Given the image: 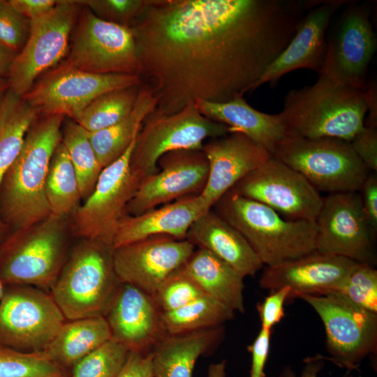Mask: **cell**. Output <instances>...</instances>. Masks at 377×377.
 <instances>
[{
	"mask_svg": "<svg viewBox=\"0 0 377 377\" xmlns=\"http://www.w3.org/2000/svg\"><path fill=\"white\" fill-rule=\"evenodd\" d=\"M181 270L204 292L232 311L244 313V277L209 251L198 248Z\"/></svg>",
	"mask_w": 377,
	"mask_h": 377,
	"instance_id": "28",
	"label": "cell"
},
{
	"mask_svg": "<svg viewBox=\"0 0 377 377\" xmlns=\"http://www.w3.org/2000/svg\"><path fill=\"white\" fill-rule=\"evenodd\" d=\"M161 314L152 296L131 284L121 283L104 318L112 339L129 351L147 353L166 334Z\"/></svg>",
	"mask_w": 377,
	"mask_h": 377,
	"instance_id": "21",
	"label": "cell"
},
{
	"mask_svg": "<svg viewBox=\"0 0 377 377\" xmlns=\"http://www.w3.org/2000/svg\"><path fill=\"white\" fill-rule=\"evenodd\" d=\"M30 31V20L19 13L9 0H0V44L17 54L24 47Z\"/></svg>",
	"mask_w": 377,
	"mask_h": 377,
	"instance_id": "41",
	"label": "cell"
},
{
	"mask_svg": "<svg viewBox=\"0 0 377 377\" xmlns=\"http://www.w3.org/2000/svg\"><path fill=\"white\" fill-rule=\"evenodd\" d=\"M356 155L369 170L377 171V130L364 126L350 141Z\"/></svg>",
	"mask_w": 377,
	"mask_h": 377,
	"instance_id": "43",
	"label": "cell"
},
{
	"mask_svg": "<svg viewBox=\"0 0 377 377\" xmlns=\"http://www.w3.org/2000/svg\"><path fill=\"white\" fill-rule=\"evenodd\" d=\"M157 106L151 89L142 82L131 112L118 123L104 129L88 132L98 161L103 169L118 160L135 139L144 120Z\"/></svg>",
	"mask_w": 377,
	"mask_h": 377,
	"instance_id": "30",
	"label": "cell"
},
{
	"mask_svg": "<svg viewBox=\"0 0 377 377\" xmlns=\"http://www.w3.org/2000/svg\"><path fill=\"white\" fill-rule=\"evenodd\" d=\"M43 351L23 352L0 344V377H70Z\"/></svg>",
	"mask_w": 377,
	"mask_h": 377,
	"instance_id": "36",
	"label": "cell"
},
{
	"mask_svg": "<svg viewBox=\"0 0 377 377\" xmlns=\"http://www.w3.org/2000/svg\"><path fill=\"white\" fill-rule=\"evenodd\" d=\"M211 209L200 195H188L135 216L125 214L112 240L113 249L154 235L186 239L192 224Z\"/></svg>",
	"mask_w": 377,
	"mask_h": 377,
	"instance_id": "24",
	"label": "cell"
},
{
	"mask_svg": "<svg viewBox=\"0 0 377 377\" xmlns=\"http://www.w3.org/2000/svg\"><path fill=\"white\" fill-rule=\"evenodd\" d=\"M316 251L374 266V235L358 191L330 193L323 199L316 220Z\"/></svg>",
	"mask_w": 377,
	"mask_h": 377,
	"instance_id": "15",
	"label": "cell"
},
{
	"mask_svg": "<svg viewBox=\"0 0 377 377\" xmlns=\"http://www.w3.org/2000/svg\"><path fill=\"white\" fill-rule=\"evenodd\" d=\"M9 88L10 84L8 80H0V109Z\"/></svg>",
	"mask_w": 377,
	"mask_h": 377,
	"instance_id": "52",
	"label": "cell"
},
{
	"mask_svg": "<svg viewBox=\"0 0 377 377\" xmlns=\"http://www.w3.org/2000/svg\"><path fill=\"white\" fill-rule=\"evenodd\" d=\"M367 96L368 120L365 126L376 128L377 127V96L376 85L374 82L367 84L366 89Z\"/></svg>",
	"mask_w": 377,
	"mask_h": 377,
	"instance_id": "49",
	"label": "cell"
},
{
	"mask_svg": "<svg viewBox=\"0 0 377 377\" xmlns=\"http://www.w3.org/2000/svg\"><path fill=\"white\" fill-rule=\"evenodd\" d=\"M325 293L338 295L377 313V270L374 266L357 263L337 287Z\"/></svg>",
	"mask_w": 377,
	"mask_h": 377,
	"instance_id": "37",
	"label": "cell"
},
{
	"mask_svg": "<svg viewBox=\"0 0 377 377\" xmlns=\"http://www.w3.org/2000/svg\"><path fill=\"white\" fill-rule=\"evenodd\" d=\"M298 298L308 303L322 320L330 355L324 357L325 360L350 374L358 370L364 359L376 354L377 313L333 293L304 294Z\"/></svg>",
	"mask_w": 377,
	"mask_h": 377,
	"instance_id": "9",
	"label": "cell"
},
{
	"mask_svg": "<svg viewBox=\"0 0 377 377\" xmlns=\"http://www.w3.org/2000/svg\"><path fill=\"white\" fill-rule=\"evenodd\" d=\"M111 338L104 316L66 320L43 351L52 361L70 371Z\"/></svg>",
	"mask_w": 377,
	"mask_h": 377,
	"instance_id": "29",
	"label": "cell"
},
{
	"mask_svg": "<svg viewBox=\"0 0 377 377\" xmlns=\"http://www.w3.org/2000/svg\"><path fill=\"white\" fill-rule=\"evenodd\" d=\"M140 85L99 96L81 112L75 121L88 132L104 129L118 123L133 110Z\"/></svg>",
	"mask_w": 377,
	"mask_h": 377,
	"instance_id": "35",
	"label": "cell"
},
{
	"mask_svg": "<svg viewBox=\"0 0 377 377\" xmlns=\"http://www.w3.org/2000/svg\"><path fill=\"white\" fill-rule=\"evenodd\" d=\"M82 1L59 0L42 16L30 20L28 39L16 55L8 77L10 89L23 96L43 73L67 55Z\"/></svg>",
	"mask_w": 377,
	"mask_h": 377,
	"instance_id": "11",
	"label": "cell"
},
{
	"mask_svg": "<svg viewBox=\"0 0 377 377\" xmlns=\"http://www.w3.org/2000/svg\"><path fill=\"white\" fill-rule=\"evenodd\" d=\"M120 284L112 246L82 239L66 260L50 293L65 318L73 320L104 316Z\"/></svg>",
	"mask_w": 377,
	"mask_h": 377,
	"instance_id": "6",
	"label": "cell"
},
{
	"mask_svg": "<svg viewBox=\"0 0 377 377\" xmlns=\"http://www.w3.org/2000/svg\"><path fill=\"white\" fill-rule=\"evenodd\" d=\"M68 217L51 214L28 228L10 231L0 244V279L6 286L50 290L66 261Z\"/></svg>",
	"mask_w": 377,
	"mask_h": 377,
	"instance_id": "5",
	"label": "cell"
},
{
	"mask_svg": "<svg viewBox=\"0 0 377 377\" xmlns=\"http://www.w3.org/2000/svg\"><path fill=\"white\" fill-rule=\"evenodd\" d=\"M116 377H154L151 352L129 351Z\"/></svg>",
	"mask_w": 377,
	"mask_h": 377,
	"instance_id": "45",
	"label": "cell"
},
{
	"mask_svg": "<svg viewBox=\"0 0 377 377\" xmlns=\"http://www.w3.org/2000/svg\"><path fill=\"white\" fill-rule=\"evenodd\" d=\"M311 0H147L131 25L139 76L172 114L250 91L284 50Z\"/></svg>",
	"mask_w": 377,
	"mask_h": 377,
	"instance_id": "1",
	"label": "cell"
},
{
	"mask_svg": "<svg viewBox=\"0 0 377 377\" xmlns=\"http://www.w3.org/2000/svg\"><path fill=\"white\" fill-rule=\"evenodd\" d=\"M195 105L204 116L226 125L230 133L239 132L272 155L284 138L279 114L260 112L238 96L225 103L197 100Z\"/></svg>",
	"mask_w": 377,
	"mask_h": 377,
	"instance_id": "26",
	"label": "cell"
},
{
	"mask_svg": "<svg viewBox=\"0 0 377 377\" xmlns=\"http://www.w3.org/2000/svg\"><path fill=\"white\" fill-rule=\"evenodd\" d=\"M289 294L288 287H283L269 293L265 299L258 302L257 309L259 313L263 329L272 330L285 316L284 304Z\"/></svg>",
	"mask_w": 377,
	"mask_h": 377,
	"instance_id": "42",
	"label": "cell"
},
{
	"mask_svg": "<svg viewBox=\"0 0 377 377\" xmlns=\"http://www.w3.org/2000/svg\"><path fill=\"white\" fill-rule=\"evenodd\" d=\"M369 16V7L363 4L345 10L334 36L327 42L318 75L354 88L367 89V73L377 45Z\"/></svg>",
	"mask_w": 377,
	"mask_h": 377,
	"instance_id": "19",
	"label": "cell"
},
{
	"mask_svg": "<svg viewBox=\"0 0 377 377\" xmlns=\"http://www.w3.org/2000/svg\"><path fill=\"white\" fill-rule=\"evenodd\" d=\"M234 317L231 309L204 295L182 307L162 312L161 322L166 334H175L222 326Z\"/></svg>",
	"mask_w": 377,
	"mask_h": 377,
	"instance_id": "33",
	"label": "cell"
},
{
	"mask_svg": "<svg viewBox=\"0 0 377 377\" xmlns=\"http://www.w3.org/2000/svg\"><path fill=\"white\" fill-rule=\"evenodd\" d=\"M135 141L123 156L103 169L91 194L71 214L73 236L112 246L118 223L140 182L130 168Z\"/></svg>",
	"mask_w": 377,
	"mask_h": 377,
	"instance_id": "13",
	"label": "cell"
},
{
	"mask_svg": "<svg viewBox=\"0 0 377 377\" xmlns=\"http://www.w3.org/2000/svg\"><path fill=\"white\" fill-rule=\"evenodd\" d=\"M158 171L142 179L128 202L126 214L135 216L181 198L200 195L209 163L202 149H179L163 154Z\"/></svg>",
	"mask_w": 377,
	"mask_h": 377,
	"instance_id": "17",
	"label": "cell"
},
{
	"mask_svg": "<svg viewBox=\"0 0 377 377\" xmlns=\"http://www.w3.org/2000/svg\"><path fill=\"white\" fill-rule=\"evenodd\" d=\"M304 362L305 364L300 374H296L290 366H286L281 369L279 377H318L325 364L324 357L319 354L315 357H308ZM343 377L357 376L346 374Z\"/></svg>",
	"mask_w": 377,
	"mask_h": 377,
	"instance_id": "48",
	"label": "cell"
},
{
	"mask_svg": "<svg viewBox=\"0 0 377 377\" xmlns=\"http://www.w3.org/2000/svg\"><path fill=\"white\" fill-rule=\"evenodd\" d=\"M45 193L51 214L62 217H69L81 200L77 177L61 141L50 160Z\"/></svg>",
	"mask_w": 377,
	"mask_h": 377,
	"instance_id": "32",
	"label": "cell"
},
{
	"mask_svg": "<svg viewBox=\"0 0 377 377\" xmlns=\"http://www.w3.org/2000/svg\"><path fill=\"white\" fill-rule=\"evenodd\" d=\"M223 336L222 326L164 335L151 350L154 377H192L198 357Z\"/></svg>",
	"mask_w": 377,
	"mask_h": 377,
	"instance_id": "27",
	"label": "cell"
},
{
	"mask_svg": "<svg viewBox=\"0 0 377 377\" xmlns=\"http://www.w3.org/2000/svg\"><path fill=\"white\" fill-rule=\"evenodd\" d=\"M64 145L76 172L81 199L94 190L103 170L89 141L87 131L72 119H64L61 128Z\"/></svg>",
	"mask_w": 377,
	"mask_h": 377,
	"instance_id": "34",
	"label": "cell"
},
{
	"mask_svg": "<svg viewBox=\"0 0 377 377\" xmlns=\"http://www.w3.org/2000/svg\"><path fill=\"white\" fill-rule=\"evenodd\" d=\"M141 84L137 74H94L63 61L40 75L22 97L40 115H61L75 121L99 96Z\"/></svg>",
	"mask_w": 377,
	"mask_h": 377,
	"instance_id": "12",
	"label": "cell"
},
{
	"mask_svg": "<svg viewBox=\"0 0 377 377\" xmlns=\"http://www.w3.org/2000/svg\"><path fill=\"white\" fill-rule=\"evenodd\" d=\"M64 61L94 74L139 75L140 71L131 29L101 20L84 5L73 29Z\"/></svg>",
	"mask_w": 377,
	"mask_h": 377,
	"instance_id": "10",
	"label": "cell"
},
{
	"mask_svg": "<svg viewBox=\"0 0 377 377\" xmlns=\"http://www.w3.org/2000/svg\"><path fill=\"white\" fill-rule=\"evenodd\" d=\"M272 156L302 175L318 191H359L371 173L350 142L337 138L284 137Z\"/></svg>",
	"mask_w": 377,
	"mask_h": 377,
	"instance_id": "7",
	"label": "cell"
},
{
	"mask_svg": "<svg viewBox=\"0 0 377 377\" xmlns=\"http://www.w3.org/2000/svg\"><path fill=\"white\" fill-rule=\"evenodd\" d=\"M209 163L206 186L200 195L212 209L227 191L272 154L239 132L211 138L202 148Z\"/></svg>",
	"mask_w": 377,
	"mask_h": 377,
	"instance_id": "23",
	"label": "cell"
},
{
	"mask_svg": "<svg viewBox=\"0 0 377 377\" xmlns=\"http://www.w3.org/2000/svg\"><path fill=\"white\" fill-rule=\"evenodd\" d=\"M66 117L39 115L0 183V216L10 231L28 228L51 214L45 185L52 154L61 141Z\"/></svg>",
	"mask_w": 377,
	"mask_h": 377,
	"instance_id": "2",
	"label": "cell"
},
{
	"mask_svg": "<svg viewBox=\"0 0 377 377\" xmlns=\"http://www.w3.org/2000/svg\"><path fill=\"white\" fill-rule=\"evenodd\" d=\"M82 3L101 20L130 27L144 10L147 0H87Z\"/></svg>",
	"mask_w": 377,
	"mask_h": 377,
	"instance_id": "40",
	"label": "cell"
},
{
	"mask_svg": "<svg viewBox=\"0 0 377 377\" xmlns=\"http://www.w3.org/2000/svg\"><path fill=\"white\" fill-rule=\"evenodd\" d=\"M186 239L214 253L244 278L254 276L264 265L243 235L212 209L192 224Z\"/></svg>",
	"mask_w": 377,
	"mask_h": 377,
	"instance_id": "25",
	"label": "cell"
},
{
	"mask_svg": "<svg viewBox=\"0 0 377 377\" xmlns=\"http://www.w3.org/2000/svg\"><path fill=\"white\" fill-rule=\"evenodd\" d=\"M226 361L212 363L208 369L207 377H226Z\"/></svg>",
	"mask_w": 377,
	"mask_h": 377,
	"instance_id": "51",
	"label": "cell"
},
{
	"mask_svg": "<svg viewBox=\"0 0 377 377\" xmlns=\"http://www.w3.org/2000/svg\"><path fill=\"white\" fill-rule=\"evenodd\" d=\"M195 246L160 235L113 249V265L120 283L153 296L163 283L186 263Z\"/></svg>",
	"mask_w": 377,
	"mask_h": 377,
	"instance_id": "18",
	"label": "cell"
},
{
	"mask_svg": "<svg viewBox=\"0 0 377 377\" xmlns=\"http://www.w3.org/2000/svg\"><path fill=\"white\" fill-rule=\"evenodd\" d=\"M230 190L289 220L316 221L323 199L302 175L272 156Z\"/></svg>",
	"mask_w": 377,
	"mask_h": 377,
	"instance_id": "16",
	"label": "cell"
},
{
	"mask_svg": "<svg viewBox=\"0 0 377 377\" xmlns=\"http://www.w3.org/2000/svg\"><path fill=\"white\" fill-rule=\"evenodd\" d=\"M56 0H9L11 6L29 20L43 15L52 10Z\"/></svg>",
	"mask_w": 377,
	"mask_h": 377,
	"instance_id": "47",
	"label": "cell"
},
{
	"mask_svg": "<svg viewBox=\"0 0 377 377\" xmlns=\"http://www.w3.org/2000/svg\"><path fill=\"white\" fill-rule=\"evenodd\" d=\"M128 352L111 338L74 366L70 377H116Z\"/></svg>",
	"mask_w": 377,
	"mask_h": 377,
	"instance_id": "38",
	"label": "cell"
},
{
	"mask_svg": "<svg viewBox=\"0 0 377 377\" xmlns=\"http://www.w3.org/2000/svg\"><path fill=\"white\" fill-rule=\"evenodd\" d=\"M365 90L325 75L311 85L290 90L279 113L284 137L337 138L350 141L364 126Z\"/></svg>",
	"mask_w": 377,
	"mask_h": 377,
	"instance_id": "3",
	"label": "cell"
},
{
	"mask_svg": "<svg viewBox=\"0 0 377 377\" xmlns=\"http://www.w3.org/2000/svg\"><path fill=\"white\" fill-rule=\"evenodd\" d=\"M17 54L0 44V80H8Z\"/></svg>",
	"mask_w": 377,
	"mask_h": 377,
	"instance_id": "50",
	"label": "cell"
},
{
	"mask_svg": "<svg viewBox=\"0 0 377 377\" xmlns=\"http://www.w3.org/2000/svg\"><path fill=\"white\" fill-rule=\"evenodd\" d=\"M230 133L228 126L202 114L195 103L172 114L154 111L143 121L130 158L133 174L141 181L158 171V159L179 149H202L207 138Z\"/></svg>",
	"mask_w": 377,
	"mask_h": 377,
	"instance_id": "8",
	"label": "cell"
},
{
	"mask_svg": "<svg viewBox=\"0 0 377 377\" xmlns=\"http://www.w3.org/2000/svg\"><path fill=\"white\" fill-rule=\"evenodd\" d=\"M272 330L261 328L253 342L248 346L251 355L249 377H265V366L268 358Z\"/></svg>",
	"mask_w": 377,
	"mask_h": 377,
	"instance_id": "44",
	"label": "cell"
},
{
	"mask_svg": "<svg viewBox=\"0 0 377 377\" xmlns=\"http://www.w3.org/2000/svg\"><path fill=\"white\" fill-rule=\"evenodd\" d=\"M3 291H4V285L3 284L0 279V300L3 294Z\"/></svg>",
	"mask_w": 377,
	"mask_h": 377,
	"instance_id": "54",
	"label": "cell"
},
{
	"mask_svg": "<svg viewBox=\"0 0 377 377\" xmlns=\"http://www.w3.org/2000/svg\"><path fill=\"white\" fill-rule=\"evenodd\" d=\"M204 295L201 288L179 269L163 283L152 297L162 313L182 307Z\"/></svg>",
	"mask_w": 377,
	"mask_h": 377,
	"instance_id": "39",
	"label": "cell"
},
{
	"mask_svg": "<svg viewBox=\"0 0 377 377\" xmlns=\"http://www.w3.org/2000/svg\"><path fill=\"white\" fill-rule=\"evenodd\" d=\"M10 232V230L7 225L4 223L0 216V244L6 238L8 234Z\"/></svg>",
	"mask_w": 377,
	"mask_h": 377,
	"instance_id": "53",
	"label": "cell"
},
{
	"mask_svg": "<svg viewBox=\"0 0 377 377\" xmlns=\"http://www.w3.org/2000/svg\"><path fill=\"white\" fill-rule=\"evenodd\" d=\"M46 290L6 286L0 300V344L23 352L43 351L66 322Z\"/></svg>",
	"mask_w": 377,
	"mask_h": 377,
	"instance_id": "14",
	"label": "cell"
},
{
	"mask_svg": "<svg viewBox=\"0 0 377 377\" xmlns=\"http://www.w3.org/2000/svg\"><path fill=\"white\" fill-rule=\"evenodd\" d=\"M357 263L344 257L314 251L306 256L266 266L259 285L269 293L288 287L290 304L301 295H321L337 287Z\"/></svg>",
	"mask_w": 377,
	"mask_h": 377,
	"instance_id": "20",
	"label": "cell"
},
{
	"mask_svg": "<svg viewBox=\"0 0 377 377\" xmlns=\"http://www.w3.org/2000/svg\"><path fill=\"white\" fill-rule=\"evenodd\" d=\"M359 194L362 206L371 228L377 230V176L370 173L362 184Z\"/></svg>",
	"mask_w": 377,
	"mask_h": 377,
	"instance_id": "46",
	"label": "cell"
},
{
	"mask_svg": "<svg viewBox=\"0 0 377 377\" xmlns=\"http://www.w3.org/2000/svg\"><path fill=\"white\" fill-rule=\"evenodd\" d=\"M212 209L243 235L266 266L316 251V221L285 219L269 207L230 189Z\"/></svg>",
	"mask_w": 377,
	"mask_h": 377,
	"instance_id": "4",
	"label": "cell"
},
{
	"mask_svg": "<svg viewBox=\"0 0 377 377\" xmlns=\"http://www.w3.org/2000/svg\"><path fill=\"white\" fill-rule=\"evenodd\" d=\"M39 115L22 96L9 88L0 109V183L18 156L28 129Z\"/></svg>",
	"mask_w": 377,
	"mask_h": 377,
	"instance_id": "31",
	"label": "cell"
},
{
	"mask_svg": "<svg viewBox=\"0 0 377 377\" xmlns=\"http://www.w3.org/2000/svg\"><path fill=\"white\" fill-rule=\"evenodd\" d=\"M346 3L347 1L323 0L311 8L300 22L286 47L266 68L251 91L265 83L274 84L283 75L300 68L318 73L325 58L327 29L337 10Z\"/></svg>",
	"mask_w": 377,
	"mask_h": 377,
	"instance_id": "22",
	"label": "cell"
}]
</instances>
